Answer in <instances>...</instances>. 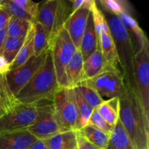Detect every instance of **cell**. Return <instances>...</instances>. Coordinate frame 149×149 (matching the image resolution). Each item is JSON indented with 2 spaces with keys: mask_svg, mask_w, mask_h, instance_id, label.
I'll return each mask as SVG.
<instances>
[{
  "mask_svg": "<svg viewBox=\"0 0 149 149\" xmlns=\"http://www.w3.org/2000/svg\"><path fill=\"white\" fill-rule=\"evenodd\" d=\"M18 103L9 87L6 75L0 76V105L6 112Z\"/></svg>",
  "mask_w": 149,
  "mask_h": 149,
  "instance_id": "83f0119b",
  "label": "cell"
},
{
  "mask_svg": "<svg viewBox=\"0 0 149 149\" xmlns=\"http://www.w3.org/2000/svg\"><path fill=\"white\" fill-rule=\"evenodd\" d=\"M76 104L78 111V122L77 131L88 125L89 119L94 109L90 107L81 95L78 87L74 88Z\"/></svg>",
  "mask_w": 149,
  "mask_h": 149,
  "instance_id": "cb8c5ba5",
  "label": "cell"
},
{
  "mask_svg": "<svg viewBox=\"0 0 149 149\" xmlns=\"http://www.w3.org/2000/svg\"><path fill=\"white\" fill-rule=\"evenodd\" d=\"M3 6L7 9L10 14L12 17H15L17 19H21V20H27V21L33 23L35 21V19L30 14L23 10L17 5H16L13 0H7V1H3Z\"/></svg>",
  "mask_w": 149,
  "mask_h": 149,
  "instance_id": "4dcf8cb0",
  "label": "cell"
},
{
  "mask_svg": "<svg viewBox=\"0 0 149 149\" xmlns=\"http://www.w3.org/2000/svg\"><path fill=\"white\" fill-rule=\"evenodd\" d=\"M10 71V64L1 55H0V76L6 75Z\"/></svg>",
  "mask_w": 149,
  "mask_h": 149,
  "instance_id": "8d00e7d4",
  "label": "cell"
},
{
  "mask_svg": "<svg viewBox=\"0 0 149 149\" xmlns=\"http://www.w3.org/2000/svg\"><path fill=\"white\" fill-rule=\"evenodd\" d=\"M96 110L111 126L114 127L119 119V97L104 100Z\"/></svg>",
  "mask_w": 149,
  "mask_h": 149,
  "instance_id": "44dd1931",
  "label": "cell"
},
{
  "mask_svg": "<svg viewBox=\"0 0 149 149\" xmlns=\"http://www.w3.org/2000/svg\"><path fill=\"white\" fill-rule=\"evenodd\" d=\"M89 142L98 149H106L109 140V135L106 132L97 129L93 125H87L77 130Z\"/></svg>",
  "mask_w": 149,
  "mask_h": 149,
  "instance_id": "603a6c76",
  "label": "cell"
},
{
  "mask_svg": "<svg viewBox=\"0 0 149 149\" xmlns=\"http://www.w3.org/2000/svg\"><path fill=\"white\" fill-rule=\"evenodd\" d=\"M90 11H91L92 16H93V23H94L95 29L97 37L101 33L109 32V26H108L104 15H103L102 10L97 7L96 1L93 4Z\"/></svg>",
  "mask_w": 149,
  "mask_h": 149,
  "instance_id": "f1b7e54d",
  "label": "cell"
},
{
  "mask_svg": "<svg viewBox=\"0 0 149 149\" xmlns=\"http://www.w3.org/2000/svg\"><path fill=\"white\" fill-rule=\"evenodd\" d=\"M32 23L27 20L12 17L7 27V36L12 37H24L29 32Z\"/></svg>",
  "mask_w": 149,
  "mask_h": 149,
  "instance_id": "4316f807",
  "label": "cell"
},
{
  "mask_svg": "<svg viewBox=\"0 0 149 149\" xmlns=\"http://www.w3.org/2000/svg\"><path fill=\"white\" fill-rule=\"evenodd\" d=\"M102 12L116 47L118 61L123 71L122 74L125 84L136 90L133 72L135 50L130 37L119 16L105 10Z\"/></svg>",
  "mask_w": 149,
  "mask_h": 149,
  "instance_id": "3957f363",
  "label": "cell"
},
{
  "mask_svg": "<svg viewBox=\"0 0 149 149\" xmlns=\"http://www.w3.org/2000/svg\"><path fill=\"white\" fill-rule=\"evenodd\" d=\"M47 50L39 55H33L21 66L11 70L6 74L7 84L15 96L28 84L38 70L42 67L46 58Z\"/></svg>",
  "mask_w": 149,
  "mask_h": 149,
  "instance_id": "8fae6325",
  "label": "cell"
},
{
  "mask_svg": "<svg viewBox=\"0 0 149 149\" xmlns=\"http://www.w3.org/2000/svg\"><path fill=\"white\" fill-rule=\"evenodd\" d=\"M29 149H49L45 142L42 140H36Z\"/></svg>",
  "mask_w": 149,
  "mask_h": 149,
  "instance_id": "74e56055",
  "label": "cell"
},
{
  "mask_svg": "<svg viewBox=\"0 0 149 149\" xmlns=\"http://www.w3.org/2000/svg\"><path fill=\"white\" fill-rule=\"evenodd\" d=\"M11 17V15L10 14L7 9L4 6H1L0 7V29L7 27Z\"/></svg>",
  "mask_w": 149,
  "mask_h": 149,
  "instance_id": "d590c367",
  "label": "cell"
},
{
  "mask_svg": "<svg viewBox=\"0 0 149 149\" xmlns=\"http://www.w3.org/2000/svg\"><path fill=\"white\" fill-rule=\"evenodd\" d=\"M36 140L26 130L0 132V149H29Z\"/></svg>",
  "mask_w": 149,
  "mask_h": 149,
  "instance_id": "4fadbf2b",
  "label": "cell"
},
{
  "mask_svg": "<svg viewBox=\"0 0 149 149\" xmlns=\"http://www.w3.org/2000/svg\"><path fill=\"white\" fill-rule=\"evenodd\" d=\"M106 65V63L98 45L96 50L84 61L82 81L96 77L101 72Z\"/></svg>",
  "mask_w": 149,
  "mask_h": 149,
  "instance_id": "e0dca14e",
  "label": "cell"
},
{
  "mask_svg": "<svg viewBox=\"0 0 149 149\" xmlns=\"http://www.w3.org/2000/svg\"><path fill=\"white\" fill-rule=\"evenodd\" d=\"M33 106L37 109V117L34 123L26 130L36 139L42 141L63 132L55 116L53 98L40 100Z\"/></svg>",
  "mask_w": 149,
  "mask_h": 149,
  "instance_id": "52a82bcc",
  "label": "cell"
},
{
  "mask_svg": "<svg viewBox=\"0 0 149 149\" xmlns=\"http://www.w3.org/2000/svg\"><path fill=\"white\" fill-rule=\"evenodd\" d=\"M84 59L79 49H77L65 69L66 88L74 89L82 81Z\"/></svg>",
  "mask_w": 149,
  "mask_h": 149,
  "instance_id": "9a60e30c",
  "label": "cell"
},
{
  "mask_svg": "<svg viewBox=\"0 0 149 149\" xmlns=\"http://www.w3.org/2000/svg\"><path fill=\"white\" fill-rule=\"evenodd\" d=\"M36 117V106L18 103L0 117V132L27 130L34 123Z\"/></svg>",
  "mask_w": 149,
  "mask_h": 149,
  "instance_id": "30bf717a",
  "label": "cell"
},
{
  "mask_svg": "<svg viewBox=\"0 0 149 149\" xmlns=\"http://www.w3.org/2000/svg\"><path fill=\"white\" fill-rule=\"evenodd\" d=\"M95 2V1L94 0H87V3L82 7L71 13L64 25V28L68 31L77 49H79L81 38L87 26L90 10Z\"/></svg>",
  "mask_w": 149,
  "mask_h": 149,
  "instance_id": "7c38bea8",
  "label": "cell"
},
{
  "mask_svg": "<svg viewBox=\"0 0 149 149\" xmlns=\"http://www.w3.org/2000/svg\"><path fill=\"white\" fill-rule=\"evenodd\" d=\"M119 120L134 149L148 148L149 121L146 118L136 90L126 84L119 97Z\"/></svg>",
  "mask_w": 149,
  "mask_h": 149,
  "instance_id": "6da1fadb",
  "label": "cell"
},
{
  "mask_svg": "<svg viewBox=\"0 0 149 149\" xmlns=\"http://www.w3.org/2000/svg\"><path fill=\"white\" fill-rule=\"evenodd\" d=\"M33 36H34V29H33V23L25 37L24 42L20 47L17 56L10 65V71L21 66L34 55Z\"/></svg>",
  "mask_w": 149,
  "mask_h": 149,
  "instance_id": "d6986e66",
  "label": "cell"
},
{
  "mask_svg": "<svg viewBox=\"0 0 149 149\" xmlns=\"http://www.w3.org/2000/svg\"><path fill=\"white\" fill-rule=\"evenodd\" d=\"M55 116L63 131H77L78 111L74 89L60 87L54 95Z\"/></svg>",
  "mask_w": 149,
  "mask_h": 149,
  "instance_id": "ba28073f",
  "label": "cell"
},
{
  "mask_svg": "<svg viewBox=\"0 0 149 149\" xmlns=\"http://www.w3.org/2000/svg\"><path fill=\"white\" fill-rule=\"evenodd\" d=\"M98 47V37L95 29L91 11L87 19V26L80 44L79 49L84 61L93 53Z\"/></svg>",
  "mask_w": 149,
  "mask_h": 149,
  "instance_id": "2e32d148",
  "label": "cell"
},
{
  "mask_svg": "<svg viewBox=\"0 0 149 149\" xmlns=\"http://www.w3.org/2000/svg\"><path fill=\"white\" fill-rule=\"evenodd\" d=\"M13 1L16 5L30 14L33 18H36L39 4L33 2L31 0H13Z\"/></svg>",
  "mask_w": 149,
  "mask_h": 149,
  "instance_id": "836d02e7",
  "label": "cell"
},
{
  "mask_svg": "<svg viewBox=\"0 0 149 149\" xmlns=\"http://www.w3.org/2000/svg\"><path fill=\"white\" fill-rule=\"evenodd\" d=\"M7 28H4V29H0V53H1V49H2L4 42H5L6 39H7Z\"/></svg>",
  "mask_w": 149,
  "mask_h": 149,
  "instance_id": "ab89813d",
  "label": "cell"
},
{
  "mask_svg": "<svg viewBox=\"0 0 149 149\" xmlns=\"http://www.w3.org/2000/svg\"><path fill=\"white\" fill-rule=\"evenodd\" d=\"M71 13L68 2L61 0H48L39 4L35 21L47 30L49 43L62 29Z\"/></svg>",
  "mask_w": 149,
  "mask_h": 149,
  "instance_id": "277c9868",
  "label": "cell"
},
{
  "mask_svg": "<svg viewBox=\"0 0 149 149\" xmlns=\"http://www.w3.org/2000/svg\"><path fill=\"white\" fill-rule=\"evenodd\" d=\"M70 149H77V146H76V147H74V148H71Z\"/></svg>",
  "mask_w": 149,
  "mask_h": 149,
  "instance_id": "7bdbcfd3",
  "label": "cell"
},
{
  "mask_svg": "<svg viewBox=\"0 0 149 149\" xmlns=\"http://www.w3.org/2000/svg\"><path fill=\"white\" fill-rule=\"evenodd\" d=\"M3 0H0V7H1V6H2V4H3Z\"/></svg>",
  "mask_w": 149,
  "mask_h": 149,
  "instance_id": "b9f144b4",
  "label": "cell"
},
{
  "mask_svg": "<svg viewBox=\"0 0 149 149\" xmlns=\"http://www.w3.org/2000/svg\"><path fill=\"white\" fill-rule=\"evenodd\" d=\"M44 141L49 149H70L77 146V132L76 131L60 132Z\"/></svg>",
  "mask_w": 149,
  "mask_h": 149,
  "instance_id": "ffe728a7",
  "label": "cell"
},
{
  "mask_svg": "<svg viewBox=\"0 0 149 149\" xmlns=\"http://www.w3.org/2000/svg\"><path fill=\"white\" fill-rule=\"evenodd\" d=\"M133 72L137 95L149 121V44L134 55Z\"/></svg>",
  "mask_w": 149,
  "mask_h": 149,
  "instance_id": "9c48e42d",
  "label": "cell"
},
{
  "mask_svg": "<svg viewBox=\"0 0 149 149\" xmlns=\"http://www.w3.org/2000/svg\"><path fill=\"white\" fill-rule=\"evenodd\" d=\"M118 16L122 20L130 37L135 54L141 50L144 46L149 44L146 35L140 27L135 19L127 13H121Z\"/></svg>",
  "mask_w": 149,
  "mask_h": 149,
  "instance_id": "5bb4252c",
  "label": "cell"
},
{
  "mask_svg": "<svg viewBox=\"0 0 149 149\" xmlns=\"http://www.w3.org/2000/svg\"><path fill=\"white\" fill-rule=\"evenodd\" d=\"M80 84L91 87L101 97H119L125 88V81L122 73L117 66L106 63L101 72L96 77L81 81Z\"/></svg>",
  "mask_w": 149,
  "mask_h": 149,
  "instance_id": "8992f818",
  "label": "cell"
},
{
  "mask_svg": "<svg viewBox=\"0 0 149 149\" xmlns=\"http://www.w3.org/2000/svg\"><path fill=\"white\" fill-rule=\"evenodd\" d=\"M49 49L52 53L58 85L60 87L66 88L65 69L77 48L64 26L51 41Z\"/></svg>",
  "mask_w": 149,
  "mask_h": 149,
  "instance_id": "5b68a950",
  "label": "cell"
},
{
  "mask_svg": "<svg viewBox=\"0 0 149 149\" xmlns=\"http://www.w3.org/2000/svg\"><path fill=\"white\" fill-rule=\"evenodd\" d=\"M25 37H12V36H7L2 49L1 51L0 55H2L7 62L10 64L13 63L15 58L17 56L20 47L24 42Z\"/></svg>",
  "mask_w": 149,
  "mask_h": 149,
  "instance_id": "484cf974",
  "label": "cell"
},
{
  "mask_svg": "<svg viewBox=\"0 0 149 149\" xmlns=\"http://www.w3.org/2000/svg\"><path fill=\"white\" fill-rule=\"evenodd\" d=\"M77 132V149H98L90 142H89L79 132Z\"/></svg>",
  "mask_w": 149,
  "mask_h": 149,
  "instance_id": "e575fe53",
  "label": "cell"
},
{
  "mask_svg": "<svg viewBox=\"0 0 149 149\" xmlns=\"http://www.w3.org/2000/svg\"><path fill=\"white\" fill-rule=\"evenodd\" d=\"M77 87L81 91V95L87 104L93 109H97L104 100L103 97L91 87L82 84H79Z\"/></svg>",
  "mask_w": 149,
  "mask_h": 149,
  "instance_id": "f546056e",
  "label": "cell"
},
{
  "mask_svg": "<svg viewBox=\"0 0 149 149\" xmlns=\"http://www.w3.org/2000/svg\"><path fill=\"white\" fill-rule=\"evenodd\" d=\"M59 88L52 53L49 48L43 65L16 95L15 98L23 104L33 105L40 100L53 98Z\"/></svg>",
  "mask_w": 149,
  "mask_h": 149,
  "instance_id": "7a4b0ae2",
  "label": "cell"
},
{
  "mask_svg": "<svg viewBox=\"0 0 149 149\" xmlns=\"http://www.w3.org/2000/svg\"><path fill=\"white\" fill-rule=\"evenodd\" d=\"M4 113H5V110H4V108H3L2 106L0 105V117H1V116H2Z\"/></svg>",
  "mask_w": 149,
  "mask_h": 149,
  "instance_id": "60d3db41",
  "label": "cell"
},
{
  "mask_svg": "<svg viewBox=\"0 0 149 149\" xmlns=\"http://www.w3.org/2000/svg\"><path fill=\"white\" fill-rule=\"evenodd\" d=\"M88 125H93L97 129L106 132L107 134L110 135L111 131L113 130L114 127H112L100 116V113H98L96 109H94L90 116V119H89Z\"/></svg>",
  "mask_w": 149,
  "mask_h": 149,
  "instance_id": "d6a6232c",
  "label": "cell"
},
{
  "mask_svg": "<svg viewBox=\"0 0 149 149\" xmlns=\"http://www.w3.org/2000/svg\"><path fill=\"white\" fill-rule=\"evenodd\" d=\"M105 11L119 15L123 13H127L126 2L120 0H103L100 1Z\"/></svg>",
  "mask_w": 149,
  "mask_h": 149,
  "instance_id": "1f68e13d",
  "label": "cell"
},
{
  "mask_svg": "<svg viewBox=\"0 0 149 149\" xmlns=\"http://www.w3.org/2000/svg\"><path fill=\"white\" fill-rule=\"evenodd\" d=\"M98 45L106 63L117 66V53L110 31L101 33L98 36Z\"/></svg>",
  "mask_w": 149,
  "mask_h": 149,
  "instance_id": "7402d4cb",
  "label": "cell"
},
{
  "mask_svg": "<svg viewBox=\"0 0 149 149\" xmlns=\"http://www.w3.org/2000/svg\"><path fill=\"white\" fill-rule=\"evenodd\" d=\"M106 149H134L130 138L119 119L110 133Z\"/></svg>",
  "mask_w": 149,
  "mask_h": 149,
  "instance_id": "ac0fdd59",
  "label": "cell"
},
{
  "mask_svg": "<svg viewBox=\"0 0 149 149\" xmlns=\"http://www.w3.org/2000/svg\"><path fill=\"white\" fill-rule=\"evenodd\" d=\"M145 149H148V148H145Z\"/></svg>",
  "mask_w": 149,
  "mask_h": 149,
  "instance_id": "ee69618b",
  "label": "cell"
},
{
  "mask_svg": "<svg viewBox=\"0 0 149 149\" xmlns=\"http://www.w3.org/2000/svg\"><path fill=\"white\" fill-rule=\"evenodd\" d=\"M87 0H74V1H71V2L72 3L71 13L76 11V10L79 9L81 7H82L84 4H85L87 3Z\"/></svg>",
  "mask_w": 149,
  "mask_h": 149,
  "instance_id": "f35d334b",
  "label": "cell"
},
{
  "mask_svg": "<svg viewBox=\"0 0 149 149\" xmlns=\"http://www.w3.org/2000/svg\"><path fill=\"white\" fill-rule=\"evenodd\" d=\"M33 48L34 55H39L49 48V40L48 33L45 28L38 22H33Z\"/></svg>",
  "mask_w": 149,
  "mask_h": 149,
  "instance_id": "d4e9b609",
  "label": "cell"
}]
</instances>
